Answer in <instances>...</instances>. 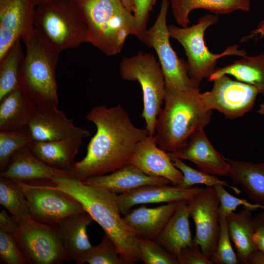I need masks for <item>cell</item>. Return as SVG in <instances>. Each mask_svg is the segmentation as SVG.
I'll use <instances>...</instances> for the list:
<instances>
[{
    "label": "cell",
    "mask_w": 264,
    "mask_h": 264,
    "mask_svg": "<svg viewBox=\"0 0 264 264\" xmlns=\"http://www.w3.org/2000/svg\"><path fill=\"white\" fill-rule=\"evenodd\" d=\"M86 117L94 124L96 131L88 145L86 156L75 162L74 173L81 181L129 164L138 143L149 135L145 128L133 125L120 105L110 108L96 106Z\"/></svg>",
    "instance_id": "1"
},
{
    "label": "cell",
    "mask_w": 264,
    "mask_h": 264,
    "mask_svg": "<svg viewBox=\"0 0 264 264\" xmlns=\"http://www.w3.org/2000/svg\"><path fill=\"white\" fill-rule=\"evenodd\" d=\"M51 181L46 183L49 187L67 194L81 204L112 240L128 264L141 262L137 238L121 216L117 195L76 178L56 177Z\"/></svg>",
    "instance_id": "2"
},
{
    "label": "cell",
    "mask_w": 264,
    "mask_h": 264,
    "mask_svg": "<svg viewBox=\"0 0 264 264\" xmlns=\"http://www.w3.org/2000/svg\"><path fill=\"white\" fill-rule=\"evenodd\" d=\"M200 94L199 89H166L164 106L155 126L154 136L160 148L174 152L186 143L193 132L209 124L212 110L204 108Z\"/></svg>",
    "instance_id": "3"
},
{
    "label": "cell",
    "mask_w": 264,
    "mask_h": 264,
    "mask_svg": "<svg viewBox=\"0 0 264 264\" xmlns=\"http://www.w3.org/2000/svg\"><path fill=\"white\" fill-rule=\"evenodd\" d=\"M22 41L26 52L20 85L38 108H57L55 73L60 52L35 27Z\"/></svg>",
    "instance_id": "4"
},
{
    "label": "cell",
    "mask_w": 264,
    "mask_h": 264,
    "mask_svg": "<svg viewBox=\"0 0 264 264\" xmlns=\"http://www.w3.org/2000/svg\"><path fill=\"white\" fill-rule=\"evenodd\" d=\"M85 18L89 43L108 56L120 53L136 22L120 0H75Z\"/></svg>",
    "instance_id": "5"
},
{
    "label": "cell",
    "mask_w": 264,
    "mask_h": 264,
    "mask_svg": "<svg viewBox=\"0 0 264 264\" xmlns=\"http://www.w3.org/2000/svg\"><path fill=\"white\" fill-rule=\"evenodd\" d=\"M34 24L60 52L89 43L87 25L75 0H55L37 6Z\"/></svg>",
    "instance_id": "6"
},
{
    "label": "cell",
    "mask_w": 264,
    "mask_h": 264,
    "mask_svg": "<svg viewBox=\"0 0 264 264\" xmlns=\"http://www.w3.org/2000/svg\"><path fill=\"white\" fill-rule=\"evenodd\" d=\"M218 21L217 15L206 14L199 18L196 24L190 27L168 25L170 37L178 41L185 50L190 77L198 85L215 71L219 58L231 55L241 57L246 55L245 50L240 49L237 44L228 46L220 54H214L209 50L204 41L205 32Z\"/></svg>",
    "instance_id": "7"
},
{
    "label": "cell",
    "mask_w": 264,
    "mask_h": 264,
    "mask_svg": "<svg viewBox=\"0 0 264 264\" xmlns=\"http://www.w3.org/2000/svg\"><path fill=\"white\" fill-rule=\"evenodd\" d=\"M119 72L128 81H137L143 94V109L141 116L150 135L155 134L157 116L161 109L166 93L163 73L155 56L151 53L138 52L122 59Z\"/></svg>",
    "instance_id": "8"
},
{
    "label": "cell",
    "mask_w": 264,
    "mask_h": 264,
    "mask_svg": "<svg viewBox=\"0 0 264 264\" xmlns=\"http://www.w3.org/2000/svg\"><path fill=\"white\" fill-rule=\"evenodd\" d=\"M170 0H162L156 20L139 39L155 50L159 60L166 89L188 90L199 89V86L188 74L186 62L179 58L172 48L167 24Z\"/></svg>",
    "instance_id": "9"
},
{
    "label": "cell",
    "mask_w": 264,
    "mask_h": 264,
    "mask_svg": "<svg viewBox=\"0 0 264 264\" xmlns=\"http://www.w3.org/2000/svg\"><path fill=\"white\" fill-rule=\"evenodd\" d=\"M14 235L27 264H59L69 261L55 227L31 216L17 221Z\"/></svg>",
    "instance_id": "10"
},
{
    "label": "cell",
    "mask_w": 264,
    "mask_h": 264,
    "mask_svg": "<svg viewBox=\"0 0 264 264\" xmlns=\"http://www.w3.org/2000/svg\"><path fill=\"white\" fill-rule=\"evenodd\" d=\"M14 180L25 195L31 216L38 221L53 225L65 218L86 212L73 197L46 183Z\"/></svg>",
    "instance_id": "11"
},
{
    "label": "cell",
    "mask_w": 264,
    "mask_h": 264,
    "mask_svg": "<svg viewBox=\"0 0 264 264\" xmlns=\"http://www.w3.org/2000/svg\"><path fill=\"white\" fill-rule=\"evenodd\" d=\"M210 91L200 93V98L207 110H216L229 119L242 117L255 106L258 89L246 83L223 75L214 81Z\"/></svg>",
    "instance_id": "12"
},
{
    "label": "cell",
    "mask_w": 264,
    "mask_h": 264,
    "mask_svg": "<svg viewBox=\"0 0 264 264\" xmlns=\"http://www.w3.org/2000/svg\"><path fill=\"white\" fill-rule=\"evenodd\" d=\"M190 217L196 227L194 241L204 254L211 260L216 248L220 225V200L215 189L207 186L187 201Z\"/></svg>",
    "instance_id": "13"
},
{
    "label": "cell",
    "mask_w": 264,
    "mask_h": 264,
    "mask_svg": "<svg viewBox=\"0 0 264 264\" xmlns=\"http://www.w3.org/2000/svg\"><path fill=\"white\" fill-rule=\"evenodd\" d=\"M35 8L32 0H0V60L33 30Z\"/></svg>",
    "instance_id": "14"
},
{
    "label": "cell",
    "mask_w": 264,
    "mask_h": 264,
    "mask_svg": "<svg viewBox=\"0 0 264 264\" xmlns=\"http://www.w3.org/2000/svg\"><path fill=\"white\" fill-rule=\"evenodd\" d=\"M27 127L34 141L38 142L85 138L90 135L89 131L76 126L73 120L57 108H37Z\"/></svg>",
    "instance_id": "15"
},
{
    "label": "cell",
    "mask_w": 264,
    "mask_h": 264,
    "mask_svg": "<svg viewBox=\"0 0 264 264\" xmlns=\"http://www.w3.org/2000/svg\"><path fill=\"white\" fill-rule=\"evenodd\" d=\"M168 153L170 156L195 163L206 173L220 176H228L229 165L225 158L213 147L203 129L193 132L186 143L176 151Z\"/></svg>",
    "instance_id": "16"
},
{
    "label": "cell",
    "mask_w": 264,
    "mask_h": 264,
    "mask_svg": "<svg viewBox=\"0 0 264 264\" xmlns=\"http://www.w3.org/2000/svg\"><path fill=\"white\" fill-rule=\"evenodd\" d=\"M130 164L147 175L164 177L175 186L183 179L182 173L173 165L168 153L157 146L154 135H148L138 143Z\"/></svg>",
    "instance_id": "17"
},
{
    "label": "cell",
    "mask_w": 264,
    "mask_h": 264,
    "mask_svg": "<svg viewBox=\"0 0 264 264\" xmlns=\"http://www.w3.org/2000/svg\"><path fill=\"white\" fill-rule=\"evenodd\" d=\"M203 189L197 186L183 188L168 184L146 185L117 195V201L121 214L125 215L138 204L189 200Z\"/></svg>",
    "instance_id": "18"
},
{
    "label": "cell",
    "mask_w": 264,
    "mask_h": 264,
    "mask_svg": "<svg viewBox=\"0 0 264 264\" xmlns=\"http://www.w3.org/2000/svg\"><path fill=\"white\" fill-rule=\"evenodd\" d=\"M0 176L12 180L28 182L34 180H52L56 177L76 178L74 172L55 169L37 157L28 146L16 152Z\"/></svg>",
    "instance_id": "19"
},
{
    "label": "cell",
    "mask_w": 264,
    "mask_h": 264,
    "mask_svg": "<svg viewBox=\"0 0 264 264\" xmlns=\"http://www.w3.org/2000/svg\"><path fill=\"white\" fill-rule=\"evenodd\" d=\"M82 181L86 184L104 189L117 195L146 185L171 183L164 177L147 175L132 164L109 175L90 177Z\"/></svg>",
    "instance_id": "20"
},
{
    "label": "cell",
    "mask_w": 264,
    "mask_h": 264,
    "mask_svg": "<svg viewBox=\"0 0 264 264\" xmlns=\"http://www.w3.org/2000/svg\"><path fill=\"white\" fill-rule=\"evenodd\" d=\"M180 201L167 203L154 208H148L143 205L131 210L123 219L137 238L155 240Z\"/></svg>",
    "instance_id": "21"
},
{
    "label": "cell",
    "mask_w": 264,
    "mask_h": 264,
    "mask_svg": "<svg viewBox=\"0 0 264 264\" xmlns=\"http://www.w3.org/2000/svg\"><path fill=\"white\" fill-rule=\"evenodd\" d=\"M92 220L85 212L65 218L52 225L69 261L76 262L92 246L87 233V227Z\"/></svg>",
    "instance_id": "22"
},
{
    "label": "cell",
    "mask_w": 264,
    "mask_h": 264,
    "mask_svg": "<svg viewBox=\"0 0 264 264\" xmlns=\"http://www.w3.org/2000/svg\"><path fill=\"white\" fill-rule=\"evenodd\" d=\"M37 108L20 85L0 100V131L27 127Z\"/></svg>",
    "instance_id": "23"
},
{
    "label": "cell",
    "mask_w": 264,
    "mask_h": 264,
    "mask_svg": "<svg viewBox=\"0 0 264 264\" xmlns=\"http://www.w3.org/2000/svg\"><path fill=\"white\" fill-rule=\"evenodd\" d=\"M83 139L75 137L53 141H34L28 147L37 157L50 167L74 172L75 158Z\"/></svg>",
    "instance_id": "24"
},
{
    "label": "cell",
    "mask_w": 264,
    "mask_h": 264,
    "mask_svg": "<svg viewBox=\"0 0 264 264\" xmlns=\"http://www.w3.org/2000/svg\"><path fill=\"white\" fill-rule=\"evenodd\" d=\"M187 201L180 202L161 232L154 240L176 260L181 250L191 245L194 241L190 228Z\"/></svg>",
    "instance_id": "25"
},
{
    "label": "cell",
    "mask_w": 264,
    "mask_h": 264,
    "mask_svg": "<svg viewBox=\"0 0 264 264\" xmlns=\"http://www.w3.org/2000/svg\"><path fill=\"white\" fill-rule=\"evenodd\" d=\"M228 176L255 203L264 205V162L255 163L226 158Z\"/></svg>",
    "instance_id": "26"
},
{
    "label": "cell",
    "mask_w": 264,
    "mask_h": 264,
    "mask_svg": "<svg viewBox=\"0 0 264 264\" xmlns=\"http://www.w3.org/2000/svg\"><path fill=\"white\" fill-rule=\"evenodd\" d=\"M170 2L174 18L182 27L188 26L189 14L195 9H204L218 15L250 9V0H170Z\"/></svg>",
    "instance_id": "27"
},
{
    "label": "cell",
    "mask_w": 264,
    "mask_h": 264,
    "mask_svg": "<svg viewBox=\"0 0 264 264\" xmlns=\"http://www.w3.org/2000/svg\"><path fill=\"white\" fill-rule=\"evenodd\" d=\"M225 75L255 87L264 96V52L255 56H244L233 63L216 68L208 80L213 82Z\"/></svg>",
    "instance_id": "28"
},
{
    "label": "cell",
    "mask_w": 264,
    "mask_h": 264,
    "mask_svg": "<svg viewBox=\"0 0 264 264\" xmlns=\"http://www.w3.org/2000/svg\"><path fill=\"white\" fill-rule=\"evenodd\" d=\"M252 211L244 208L227 217L230 239L233 242L239 263L247 264L249 255L255 250L253 237L254 232Z\"/></svg>",
    "instance_id": "29"
},
{
    "label": "cell",
    "mask_w": 264,
    "mask_h": 264,
    "mask_svg": "<svg viewBox=\"0 0 264 264\" xmlns=\"http://www.w3.org/2000/svg\"><path fill=\"white\" fill-rule=\"evenodd\" d=\"M21 41H16L0 60V100L20 86L24 58Z\"/></svg>",
    "instance_id": "30"
},
{
    "label": "cell",
    "mask_w": 264,
    "mask_h": 264,
    "mask_svg": "<svg viewBox=\"0 0 264 264\" xmlns=\"http://www.w3.org/2000/svg\"><path fill=\"white\" fill-rule=\"evenodd\" d=\"M0 204L19 221L31 216L25 195L19 185L10 178L0 176Z\"/></svg>",
    "instance_id": "31"
},
{
    "label": "cell",
    "mask_w": 264,
    "mask_h": 264,
    "mask_svg": "<svg viewBox=\"0 0 264 264\" xmlns=\"http://www.w3.org/2000/svg\"><path fill=\"white\" fill-rule=\"evenodd\" d=\"M34 141L28 127L13 131H0V171L8 166L18 150L29 146Z\"/></svg>",
    "instance_id": "32"
},
{
    "label": "cell",
    "mask_w": 264,
    "mask_h": 264,
    "mask_svg": "<svg viewBox=\"0 0 264 264\" xmlns=\"http://www.w3.org/2000/svg\"><path fill=\"white\" fill-rule=\"evenodd\" d=\"M75 262L77 264H128L115 244L106 234L98 244L92 246Z\"/></svg>",
    "instance_id": "33"
},
{
    "label": "cell",
    "mask_w": 264,
    "mask_h": 264,
    "mask_svg": "<svg viewBox=\"0 0 264 264\" xmlns=\"http://www.w3.org/2000/svg\"><path fill=\"white\" fill-rule=\"evenodd\" d=\"M170 156L173 165L179 170L183 175L182 182L177 185V186L188 188L196 184H203L212 187L216 185H221L231 189L237 195L242 193L241 190L237 187L230 185L225 181L219 179L214 175L206 173L199 170H196L186 165L182 159Z\"/></svg>",
    "instance_id": "34"
},
{
    "label": "cell",
    "mask_w": 264,
    "mask_h": 264,
    "mask_svg": "<svg viewBox=\"0 0 264 264\" xmlns=\"http://www.w3.org/2000/svg\"><path fill=\"white\" fill-rule=\"evenodd\" d=\"M219 217V235L215 252L211 259L213 264H238L239 261L232 248L227 217Z\"/></svg>",
    "instance_id": "35"
},
{
    "label": "cell",
    "mask_w": 264,
    "mask_h": 264,
    "mask_svg": "<svg viewBox=\"0 0 264 264\" xmlns=\"http://www.w3.org/2000/svg\"><path fill=\"white\" fill-rule=\"evenodd\" d=\"M137 241L141 262L145 264H178L155 240L137 238Z\"/></svg>",
    "instance_id": "36"
},
{
    "label": "cell",
    "mask_w": 264,
    "mask_h": 264,
    "mask_svg": "<svg viewBox=\"0 0 264 264\" xmlns=\"http://www.w3.org/2000/svg\"><path fill=\"white\" fill-rule=\"evenodd\" d=\"M221 185H216L213 187L220 200L219 216L227 217L234 212L239 206H243L253 211L258 209L264 210V205L257 203H251L246 199L237 198L229 193Z\"/></svg>",
    "instance_id": "37"
},
{
    "label": "cell",
    "mask_w": 264,
    "mask_h": 264,
    "mask_svg": "<svg viewBox=\"0 0 264 264\" xmlns=\"http://www.w3.org/2000/svg\"><path fill=\"white\" fill-rule=\"evenodd\" d=\"M0 258L7 264H26L27 262L20 250L14 237L0 229Z\"/></svg>",
    "instance_id": "38"
},
{
    "label": "cell",
    "mask_w": 264,
    "mask_h": 264,
    "mask_svg": "<svg viewBox=\"0 0 264 264\" xmlns=\"http://www.w3.org/2000/svg\"><path fill=\"white\" fill-rule=\"evenodd\" d=\"M133 15L136 22L135 35L138 39L147 30L150 12L155 3V0H134Z\"/></svg>",
    "instance_id": "39"
},
{
    "label": "cell",
    "mask_w": 264,
    "mask_h": 264,
    "mask_svg": "<svg viewBox=\"0 0 264 264\" xmlns=\"http://www.w3.org/2000/svg\"><path fill=\"white\" fill-rule=\"evenodd\" d=\"M177 261L178 264H213L194 240L191 245L181 250Z\"/></svg>",
    "instance_id": "40"
},
{
    "label": "cell",
    "mask_w": 264,
    "mask_h": 264,
    "mask_svg": "<svg viewBox=\"0 0 264 264\" xmlns=\"http://www.w3.org/2000/svg\"><path fill=\"white\" fill-rule=\"evenodd\" d=\"M254 232L253 244L256 250L264 252V210L253 218Z\"/></svg>",
    "instance_id": "41"
},
{
    "label": "cell",
    "mask_w": 264,
    "mask_h": 264,
    "mask_svg": "<svg viewBox=\"0 0 264 264\" xmlns=\"http://www.w3.org/2000/svg\"><path fill=\"white\" fill-rule=\"evenodd\" d=\"M18 226V222L6 212L2 210L0 213V229L14 236Z\"/></svg>",
    "instance_id": "42"
},
{
    "label": "cell",
    "mask_w": 264,
    "mask_h": 264,
    "mask_svg": "<svg viewBox=\"0 0 264 264\" xmlns=\"http://www.w3.org/2000/svg\"><path fill=\"white\" fill-rule=\"evenodd\" d=\"M263 38H264V20L260 22L257 27L251 31L248 35L242 37L240 42H246L253 39L258 40Z\"/></svg>",
    "instance_id": "43"
},
{
    "label": "cell",
    "mask_w": 264,
    "mask_h": 264,
    "mask_svg": "<svg viewBox=\"0 0 264 264\" xmlns=\"http://www.w3.org/2000/svg\"><path fill=\"white\" fill-rule=\"evenodd\" d=\"M247 264H264V252L254 250L248 257Z\"/></svg>",
    "instance_id": "44"
},
{
    "label": "cell",
    "mask_w": 264,
    "mask_h": 264,
    "mask_svg": "<svg viewBox=\"0 0 264 264\" xmlns=\"http://www.w3.org/2000/svg\"><path fill=\"white\" fill-rule=\"evenodd\" d=\"M124 7L133 14L134 11V0H120Z\"/></svg>",
    "instance_id": "45"
},
{
    "label": "cell",
    "mask_w": 264,
    "mask_h": 264,
    "mask_svg": "<svg viewBox=\"0 0 264 264\" xmlns=\"http://www.w3.org/2000/svg\"><path fill=\"white\" fill-rule=\"evenodd\" d=\"M32 0L36 7L38 5L45 3L46 2H48L51 1L55 0Z\"/></svg>",
    "instance_id": "46"
},
{
    "label": "cell",
    "mask_w": 264,
    "mask_h": 264,
    "mask_svg": "<svg viewBox=\"0 0 264 264\" xmlns=\"http://www.w3.org/2000/svg\"><path fill=\"white\" fill-rule=\"evenodd\" d=\"M257 113L259 114L264 115V103L260 104L259 109L257 110Z\"/></svg>",
    "instance_id": "47"
}]
</instances>
